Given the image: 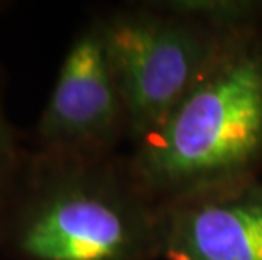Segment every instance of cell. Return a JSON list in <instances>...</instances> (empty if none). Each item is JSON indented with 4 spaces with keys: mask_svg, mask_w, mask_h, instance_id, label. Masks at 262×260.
I'll return each mask as SVG.
<instances>
[{
    "mask_svg": "<svg viewBox=\"0 0 262 260\" xmlns=\"http://www.w3.org/2000/svg\"><path fill=\"white\" fill-rule=\"evenodd\" d=\"M163 211L124 154L88 159L26 147L0 196L9 260H161Z\"/></svg>",
    "mask_w": 262,
    "mask_h": 260,
    "instance_id": "1",
    "label": "cell"
},
{
    "mask_svg": "<svg viewBox=\"0 0 262 260\" xmlns=\"http://www.w3.org/2000/svg\"><path fill=\"white\" fill-rule=\"evenodd\" d=\"M95 14L129 115V146L171 112L232 36L172 12L159 0Z\"/></svg>",
    "mask_w": 262,
    "mask_h": 260,
    "instance_id": "3",
    "label": "cell"
},
{
    "mask_svg": "<svg viewBox=\"0 0 262 260\" xmlns=\"http://www.w3.org/2000/svg\"><path fill=\"white\" fill-rule=\"evenodd\" d=\"M161 260H262V176L163 209Z\"/></svg>",
    "mask_w": 262,
    "mask_h": 260,
    "instance_id": "5",
    "label": "cell"
},
{
    "mask_svg": "<svg viewBox=\"0 0 262 260\" xmlns=\"http://www.w3.org/2000/svg\"><path fill=\"white\" fill-rule=\"evenodd\" d=\"M161 5L185 14L222 32L262 29V0H159Z\"/></svg>",
    "mask_w": 262,
    "mask_h": 260,
    "instance_id": "6",
    "label": "cell"
},
{
    "mask_svg": "<svg viewBox=\"0 0 262 260\" xmlns=\"http://www.w3.org/2000/svg\"><path fill=\"white\" fill-rule=\"evenodd\" d=\"M125 162L161 211L262 176V29L232 34Z\"/></svg>",
    "mask_w": 262,
    "mask_h": 260,
    "instance_id": "2",
    "label": "cell"
},
{
    "mask_svg": "<svg viewBox=\"0 0 262 260\" xmlns=\"http://www.w3.org/2000/svg\"><path fill=\"white\" fill-rule=\"evenodd\" d=\"M5 5H7V4H5V2H0V12H2V10L5 9Z\"/></svg>",
    "mask_w": 262,
    "mask_h": 260,
    "instance_id": "8",
    "label": "cell"
},
{
    "mask_svg": "<svg viewBox=\"0 0 262 260\" xmlns=\"http://www.w3.org/2000/svg\"><path fill=\"white\" fill-rule=\"evenodd\" d=\"M24 142L20 140L19 132L10 124L5 108V83L0 71V196L7 190L10 179L17 169L26 151Z\"/></svg>",
    "mask_w": 262,
    "mask_h": 260,
    "instance_id": "7",
    "label": "cell"
},
{
    "mask_svg": "<svg viewBox=\"0 0 262 260\" xmlns=\"http://www.w3.org/2000/svg\"><path fill=\"white\" fill-rule=\"evenodd\" d=\"M129 115L117 85L97 14L78 27L32 130L44 152L102 159L129 146Z\"/></svg>",
    "mask_w": 262,
    "mask_h": 260,
    "instance_id": "4",
    "label": "cell"
}]
</instances>
